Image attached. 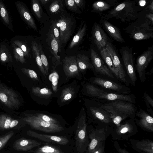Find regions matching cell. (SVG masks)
<instances>
[{"mask_svg":"<svg viewBox=\"0 0 153 153\" xmlns=\"http://www.w3.org/2000/svg\"><path fill=\"white\" fill-rule=\"evenodd\" d=\"M31 152L33 153H65L59 148L50 145L43 146Z\"/></svg>","mask_w":153,"mask_h":153,"instance_id":"obj_32","label":"cell"},{"mask_svg":"<svg viewBox=\"0 0 153 153\" xmlns=\"http://www.w3.org/2000/svg\"><path fill=\"white\" fill-rule=\"evenodd\" d=\"M86 115H82L79 119L75 134L76 146L78 153H85L89 143L87 133Z\"/></svg>","mask_w":153,"mask_h":153,"instance_id":"obj_7","label":"cell"},{"mask_svg":"<svg viewBox=\"0 0 153 153\" xmlns=\"http://www.w3.org/2000/svg\"><path fill=\"white\" fill-rule=\"evenodd\" d=\"M90 81L91 84L114 93L128 94L131 92L128 88L111 80L96 76L91 78Z\"/></svg>","mask_w":153,"mask_h":153,"instance_id":"obj_6","label":"cell"},{"mask_svg":"<svg viewBox=\"0 0 153 153\" xmlns=\"http://www.w3.org/2000/svg\"><path fill=\"white\" fill-rule=\"evenodd\" d=\"M62 1L60 0L54 1L49 7V10L53 13H56L61 11L63 9Z\"/></svg>","mask_w":153,"mask_h":153,"instance_id":"obj_36","label":"cell"},{"mask_svg":"<svg viewBox=\"0 0 153 153\" xmlns=\"http://www.w3.org/2000/svg\"><path fill=\"white\" fill-rule=\"evenodd\" d=\"M130 142L132 147L137 151L153 153V142L151 140L145 139L140 140L131 139Z\"/></svg>","mask_w":153,"mask_h":153,"instance_id":"obj_24","label":"cell"},{"mask_svg":"<svg viewBox=\"0 0 153 153\" xmlns=\"http://www.w3.org/2000/svg\"><path fill=\"white\" fill-rule=\"evenodd\" d=\"M134 120L136 124L145 130L153 131V118L145 110L140 108L136 111Z\"/></svg>","mask_w":153,"mask_h":153,"instance_id":"obj_17","label":"cell"},{"mask_svg":"<svg viewBox=\"0 0 153 153\" xmlns=\"http://www.w3.org/2000/svg\"><path fill=\"white\" fill-rule=\"evenodd\" d=\"M21 70L24 73L32 79L35 80H39L37 74L33 70L25 68H22Z\"/></svg>","mask_w":153,"mask_h":153,"instance_id":"obj_47","label":"cell"},{"mask_svg":"<svg viewBox=\"0 0 153 153\" xmlns=\"http://www.w3.org/2000/svg\"><path fill=\"white\" fill-rule=\"evenodd\" d=\"M65 4L68 8L71 11L79 13V9L74 0H65Z\"/></svg>","mask_w":153,"mask_h":153,"instance_id":"obj_46","label":"cell"},{"mask_svg":"<svg viewBox=\"0 0 153 153\" xmlns=\"http://www.w3.org/2000/svg\"><path fill=\"white\" fill-rule=\"evenodd\" d=\"M137 128L134 119L132 118L126 120L124 123L116 127L111 132L112 138L115 140H127L136 134Z\"/></svg>","mask_w":153,"mask_h":153,"instance_id":"obj_8","label":"cell"},{"mask_svg":"<svg viewBox=\"0 0 153 153\" xmlns=\"http://www.w3.org/2000/svg\"><path fill=\"white\" fill-rule=\"evenodd\" d=\"M78 7L83 10L85 5V1L84 0H74Z\"/></svg>","mask_w":153,"mask_h":153,"instance_id":"obj_50","label":"cell"},{"mask_svg":"<svg viewBox=\"0 0 153 153\" xmlns=\"http://www.w3.org/2000/svg\"><path fill=\"white\" fill-rule=\"evenodd\" d=\"M13 54L16 60L23 63L25 62V55L23 51L19 47L13 45Z\"/></svg>","mask_w":153,"mask_h":153,"instance_id":"obj_38","label":"cell"},{"mask_svg":"<svg viewBox=\"0 0 153 153\" xmlns=\"http://www.w3.org/2000/svg\"><path fill=\"white\" fill-rule=\"evenodd\" d=\"M32 115L35 118L41 120L51 123L59 124V122L56 119L41 113H36Z\"/></svg>","mask_w":153,"mask_h":153,"instance_id":"obj_37","label":"cell"},{"mask_svg":"<svg viewBox=\"0 0 153 153\" xmlns=\"http://www.w3.org/2000/svg\"><path fill=\"white\" fill-rule=\"evenodd\" d=\"M43 5L45 4L46 3L48 2L50 0H40L39 1Z\"/></svg>","mask_w":153,"mask_h":153,"instance_id":"obj_54","label":"cell"},{"mask_svg":"<svg viewBox=\"0 0 153 153\" xmlns=\"http://www.w3.org/2000/svg\"><path fill=\"white\" fill-rule=\"evenodd\" d=\"M16 5L20 15L28 25L34 30L37 31L35 21L26 8L20 2H16Z\"/></svg>","mask_w":153,"mask_h":153,"instance_id":"obj_25","label":"cell"},{"mask_svg":"<svg viewBox=\"0 0 153 153\" xmlns=\"http://www.w3.org/2000/svg\"><path fill=\"white\" fill-rule=\"evenodd\" d=\"M14 134L13 131H10L0 137V150L5 146Z\"/></svg>","mask_w":153,"mask_h":153,"instance_id":"obj_42","label":"cell"},{"mask_svg":"<svg viewBox=\"0 0 153 153\" xmlns=\"http://www.w3.org/2000/svg\"><path fill=\"white\" fill-rule=\"evenodd\" d=\"M17 94L3 84L0 85V100L10 108L16 109L20 105Z\"/></svg>","mask_w":153,"mask_h":153,"instance_id":"obj_13","label":"cell"},{"mask_svg":"<svg viewBox=\"0 0 153 153\" xmlns=\"http://www.w3.org/2000/svg\"><path fill=\"white\" fill-rule=\"evenodd\" d=\"M46 40L48 46L49 50L52 55L53 63L55 66L58 65L60 62V57L58 54L59 46L55 39L53 30L51 27L47 35Z\"/></svg>","mask_w":153,"mask_h":153,"instance_id":"obj_21","label":"cell"},{"mask_svg":"<svg viewBox=\"0 0 153 153\" xmlns=\"http://www.w3.org/2000/svg\"><path fill=\"white\" fill-rule=\"evenodd\" d=\"M90 142L85 153H92L102 145L105 143L107 137L105 128L91 129L89 134Z\"/></svg>","mask_w":153,"mask_h":153,"instance_id":"obj_12","label":"cell"},{"mask_svg":"<svg viewBox=\"0 0 153 153\" xmlns=\"http://www.w3.org/2000/svg\"><path fill=\"white\" fill-rule=\"evenodd\" d=\"M153 73V67L152 68L151 70L148 72L146 73V74L147 75H150Z\"/></svg>","mask_w":153,"mask_h":153,"instance_id":"obj_55","label":"cell"},{"mask_svg":"<svg viewBox=\"0 0 153 153\" xmlns=\"http://www.w3.org/2000/svg\"><path fill=\"white\" fill-rule=\"evenodd\" d=\"M32 91L35 95L42 98L49 97L52 94L50 89L46 88H41L38 87H32Z\"/></svg>","mask_w":153,"mask_h":153,"instance_id":"obj_33","label":"cell"},{"mask_svg":"<svg viewBox=\"0 0 153 153\" xmlns=\"http://www.w3.org/2000/svg\"><path fill=\"white\" fill-rule=\"evenodd\" d=\"M32 6L33 10L37 17L39 19L41 18L42 17V11L39 1L32 0Z\"/></svg>","mask_w":153,"mask_h":153,"instance_id":"obj_41","label":"cell"},{"mask_svg":"<svg viewBox=\"0 0 153 153\" xmlns=\"http://www.w3.org/2000/svg\"><path fill=\"white\" fill-rule=\"evenodd\" d=\"M143 10L148 12L153 13V1L152 0L151 2Z\"/></svg>","mask_w":153,"mask_h":153,"instance_id":"obj_52","label":"cell"},{"mask_svg":"<svg viewBox=\"0 0 153 153\" xmlns=\"http://www.w3.org/2000/svg\"><path fill=\"white\" fill-rule=\"evenodd\" d=\"M105 143L102 145L92 153H103L104 152Z\"/></svg>","mask_w":153,"mask_h":153,"instance_id":"obj_53","label":"cell"},{"mask_svg":"<svg viewBox=\"0 0 153 153\" xmlns=\"http://www.w3.org/2000/svg\"><path fill=\"white\" fill-rule=\"evenodd\" d=\"M75 91L73 88L69 87L63 89L60 97L61 101L65 102L70 100L74 96Z\"/></svg>","mask_w":153,"mask_h":153,"instance_id":"obj_34","label":"cell"},{"mask_svg":"<svg viewBox=\"0 0 153 153\" xmlns=\"http://www.w3.org/2000/svg\"><path fill=\"white\" fill-rule=\"evenodd\" d=\"M59 78V75L56 71H54L50 74L49 76V80L52 82L53 90L55 92L57 91Z\"/></svg>","mask_w":153,"mask_h":153,"instance_id":"obj_45","label":"cell"},{"mask_svg":"<svg viewBox=\"0 0 153 153\" xmlns=\"http://www.w3.org/2000/svg\"><path fill=\"white\" fill-rule=\"evenodd\" d=\"M93 101V104L89 107V111L97 123H113L109 114L101 107V102L95 100Z\"/></svg>","mask_w":153,"mask_h":153,"instance_id":"obj_14","label":"cell"},{"mask_svg":"<svg viewBox=\"0 0 153 153\" xmlns=\"http://www.w3.org/2000/svg\"><path fill=\"white\" fill-rule=\"evenodd\" d=\"M142 10V8L137 5L135 1L126 0L116 6L102 18L108 20L114 18L123 22L134 21Z\"/></svg>","mask_w":153,"mask_h":153,"instance_id":"obj_2","label":"cell"},{"mask_svg":"<svg viewBox=\"0 0 153 153\" xmlns=\"http://www.w3.org/2000/svg\"><path fill=\"white\" fill-rule=\"evenodd\" d=\"M144 15L146 18L148 19L153 25V13H150L144 10Z\"/></svg>","mask_w":153,"mask_h":153,"instance_id":"obj_51","label":"cell"},{"mask_svg":"<svg viewBox=\"0 0 153 153\" xmlns=\"http://www.w3.org/2000/svg\"><path fill=\"white\" fill-rule=\"evenodd\" d=\"M116 0H102L97 1L92 5L93 12L100 14L107 10L117 3Z\"/></svg>","mask_w":153,"mask_h":153,"instance_id":"obj_26","label":"cell"},{"mask_svg":"<svg viewBox=\"0 0 153 153\" xmlns=\"http://www.w3.org/2000/svg\"><path fill=\"white\" fill-rule=\"evenodd\" d=\"M153 59V46H152L149 47L136 60V69L141 82H144L146 79V70Z\"/></svg>","mask_w":153,"mask_h":153,"instance_id":"obj_11","label":"cell"},{"mask_svg":"<svg viewBox=\"0 0 153 153\" xmlns=\"http://www.w3.org/2000/svg\"><path fill=\"white\" fill-rule=\"evenodd\" d=\"M91 59L94 68V71L97 75V76H100L99 77L103 78L105 77L115 81L118 80L93 48H91Z\"/></svg>","mask_w":153,"mask_h":153,"instance_id":"obj_9","label":"cell"},{"mask_svg":"<svg viewBox=\"0 0 153 153\" xmlns=\"http://www.w3.org/2000/svg\"><path fill=\"white\" fill-rule=\"evenodd\" d=\"M31 47L33 56L36 60L39 69L42 73L46 77L47 75L43 66L39 54V45L36 42L33 41L32 42Z\"/></svg>","mask_w":153,"mask_h":153,"instance_id":"obj_30","label":"cell"},{"mask_svg":"<svg viewBox=\"0 0 153 153\" xmlns=\"http://www.w3.org/2000/svg\"><path fill=\"white\" fill-rule=\"evenodd\" d=\"M22 119L32 128L46 133H57L62 131L64 128L59 124L51 123L37 119L32 114H25Z\"/></svg>","mask_w":153,"mask_h":153,"instance_id":"obj_5","label":"cell"},{"mask_svg":"<svg viewBox=\"0 0 153 153\" xmlns=\"http://www.w3.org/2000/svg\"><path fill=\"white\" fill-rule=\"evenodd\" d=\"M106 48L111 57L114 66L118 72L119 80L124 82H126V72L115 47L109 41L106 46Z\"/></svg>","mask_w":153,"mask_h":153,"instance_id":"obj_18","label":"cell"},{"mask_svg":"<svg viewBox=\"0 0 153 153\" xmlns=\"http://www.w3.org/2000/svg\"><path fill=\"white\" fill-rule=\"evenodd\" d=\"M27 134L29 136L39 139L43 141L66 145L69 143L68 139L65 137L39 134L35 131L28 130Z\"/></svg>","mask_w":153,"mask_h":153,"instance_id":"obj_19","label":"cell"},{"mask_svg":"<svg viewBox=\"0 0 153 153\" xmlns=\"http://www.w3.org/2000/svg\"><path fill=\"white\" fill-rule=\"evenodd\" d=\"M91 33L94 43L98 50L100 51L106 48L109 40L104 30L99 24L96 22L94 23Z\"/></svg>","mask_w":153,"mask_h":153,"instance_id":"obj_16","label":"cell"},{"mask_svg":"<svg viewBox=\"0 0 153 153\" xmlns=\"http://www.w3.org/2000/svg\"><path fill=\"white\" fill-rule=\"evenodd\" d=\"M51 28L53 31L54 37L57 41L59 46L58 51L60 53L62 43L61 42L59 33V28L57 26L56 22H53L52 23Z\"/></svg>","mask_w":153,"mask_h":153,"instance_id":"obj_35","label":"cell"},{"mask_svg":"<svg viewBox=\"0 0 153 153\" xmlns=\"http://www.w3.org/2000/svg\"><path fill=\"white\" fill-rule=\"evenodd\" d=\"M8 54L7 52L5 50L2 49L0 51V59L3 62H7L9 60Z\"/></svg>","mask_w":153,"mask_h":153,"instance_id":"obj_48","label":"cell"},{"mask_svg":"<svg viewBox=\"0 0 153 153\" xmlns=\"http://www.w3.org/2000/svg\"><path fill=\"white\" fill-rule=\"evenodd\" d=\"M101 107L109 114L116 127L119 126L122 121L129 118L134 119L137 108L134 104L121 100H115L101 102Z\"/></svg>","mask_w":153,"mask_h":153,"instance_id":"obj_1","label":"cell"},{"mask_svg":"<svg viewBox=\"0 0 153 153\" xmlns=\"http://www.w3.org/2000/svg\"><path fill=\"white\" fill-rule=\"evenodd\" d=\"M18 121L5 114L0 115V130H5L13 128L18 124Z\"/></svg>","mask_w":153,"mask_h":153,"instance_id":"obj_27","label":"cell"},{"mask_svg":"<svg viewBox=\"0 0 153 153\" xmlns=\"http://www.w3.org/2000/svg\"><path fill=\"white\" fill-rule=\"evenodd\" d=\"M39 50L40 58L47 76L48 74L49 69L48 61L47 58L43 51L42 46L40 44L39 45Z\"/></svg>","mask_w":153,"mask_h":153,"instance_id":"obj_40","label":"cell"},{"mask_svg":"<svg viewBox=\"0 0 153 153\" xmlns=\"http://www.w3.org/2000/svg\"><path fill=\"white\" fill-rule=\"evenodd\" d=\"M100 23L103 28L114 40L121 43L125 42L120 30L117 27L105 19L101 18Z\"/></svg>","mask_w":153,"mask_h":153,"instance_id":"obj_23","label":"cell"},{"mask_svg":"<svg viewBox=\"0 0 153 153\" xmlns=\"http://www.w3.org/2000/svg\"><path fill=\"white\" fill-rule=\"evenodd\" d=\"M124 30L130 38L135 40H147L153 37V25L146 18L143 11L140 12L138 18Z\"/></svg>","mask_w":153,"mask_h":153,"instance_id":"obj_3","label":"cell"},{"mask_svg":"<svg viewBox=\"0 0 153 153\" xmlns=\"http://www.w3.org/2000/svg\"></svg>","mask_w":153,"mask_h":153,"instance_id":"obj_56","label":"cell"},{"mask_svg":"<svg viewBox=\"0 0 153 153\" xmlns=\"http://www.w3.org/2000/svg\"><path fill=\"white\" fill-rule=\"evenodd\" d=\"M113 145L115 149L119 153H130L125 149L121 148L117 141L114 142Z\"/></svg>","mask_w":153,"mask_h":153,"instance_id":"obj_49","label":"cell"},{"mask_svg":"<svg viewBox=\"0 0 153 153\" xmlns=\"http://www.w3.org/2000/svg\"><path fill=\"white\" fill-rule=\"evenodd\" d=\"M62 62L63 71L67 77H73L78 75L79 70L75 55L66 56Z\"/></svg>","mask_w":153,"mask_h":153,"instance_id":"obj_20","label":"cell"},{"mask_svg":"<svg viewBox=\"0 0 153 153\" xmlns=\"http://www.w3.org/2000/svg\"><path fill=\"white\" fill-rule=\"evenodd\" d=\"M41 144V143L36 140L22 138L15 141L13 147L17 151L26 152L36 147L39 146Z\"/></svg>","mask_w":153,"mask_h":153,"instance_id":"obj_22","label":"cell"},{"mask_svg":"<svg viewBox=\"0 0 153 153\" xmlns=\"http://www.w3.org/2000/svg\"><path fill=\"white\" fill-rule=\"evenodd\" d=\"M87 25L85 22L79 28L76 35L73 37L69 45V48L71 49L79 43L86 34Z\"/></svg>","mask_w":153,"mask_h":153,"instance_id":"obj_31","label":"cell"},{"mask_svg":"<svg viewBox=\"0 0 153 153\" xmlns=\"http://www.w3.org/2000/svg\"><path fill=\"white\" fill-rule=\"evenodd\" d=\"M76 62L79 71H83L87 69L94 70V67L89 57L86 55L81 54L77 55Z\"/></svg>","mask_w":153,"mask_h":153,"instance_id":"obj_29","label":"cell"},{"mask_svg":"<svg viewBox=\"0 0 153 153\" xmlns=\"http://www.w3.org/2000/svg\"><path fill=\"white\" fill-rule=\"evenodd\" d=\"M13 43L22 50L25 55L28 57L30 58L31 57L30 50L28 45L26 43L18 40L14 41Z\"/></svg>","mask_w":153,"mask_h":153,"instance_id":"obj_39","label":"cell"},{"mask_svg":"<svg viewBox=\"0 0 153 153\" xmlns=\"http://www.w3.org/2000/svg\"><path fill=\"white\" fill-rule=\"evenodd\" d=\"M100 51V54L104 62L113 74L119 80L118 72L114 66L111 57L106 48L102 49Z\"/></svg>","mask_w":153,"mask_h":153,"instance_id":"obj_28","label":"cell"},{"mask_svg":"<svg viewBox=\"0 0 153 153\" xmlns=\"http://www.w3.org/2000/svg\"><path fill=\"white\" fill-rule=\"evenodd\" d=\"M59 27V30L62 43L65 44L69 40L72 34L73 23L71 19L63 15L60 16L58 22H56Z\"/></svg>","mask_w":153,"mask_h":153,"instance_id":"obj_15","label":"cell"},{"mask_svg":"<svg viewBox=\"0 0 153 153\" xmlns=\"http://www.w3.org/2000/svg\"><path fill=\"white\" fill-rule=\"evenodd\" d=\"M86 93L89 97L101 102L115 100H121L134 104L136 97L134 94H124L106 91L92 84H88L85 87Z\"/></svg>","mask_w":153,"mask_h":153,"instance_id":"obj_4","label":"cell"},{"mask_svg":"<svg viewBox=\"0 0 153 153\" xmlns=\"http://www.w3.org/2000/svg\"><path fill=\"white\" fill-rule=\"evenodd\" d=\"M122 60L131 84L135 86L137 76L135 71L132 47L123 46L120 50Z\"/></svg>","mask_w":153,"mask_h":153,"instance_id":"obj_10","label":"cell"},{"mask_svg":"<svg viewBox=\"0 0 153 153\" xmlns=\"http://www.w3.org/2000/svg\"><path fill=\"white\" fill-rule=\"evenodd\" d=\"M0 13L3 20L8 25L10 24V19L7 11L3 2L0 1Z\"/></svg>","mask_w":153,"mask_h":153,"instance_id":"obj_44","label":"cell"},{"mask_svg":"<svg viewBox=\"0 0 153 153\" xmlns=\"http://www.w3.org/2000/svg\"><path fill=\"white\" fill-rule=\"evenodd\" d=\"M144 97L145 104L147 109V111L153 116V100L146 92L144 93Z\"/></svg>","mask_w":153,"mask_h":153,"instance_id":"obj_43","label":"cell"}]
</instances>
